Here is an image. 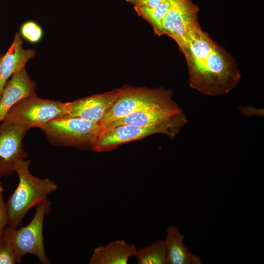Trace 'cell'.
I'll return each instance as SVG.
<instances>
[{"instance_id":"1","label":"cell","mask_w":264,"mask_h":264,"mask_svg":"<svg viewBox=\"0 0 264 264\" xmlns=\"http://www.w3.org/2000/svg\"><path fill=\"white\" fill-rule=\"evenodd\" d=\"M179 50L186 60L190 86L203 94H227L241 79L235 59L201 27L190 33Z\"/></svg>"},{"instance_id":"2","label":"cell","mask_w":264,"mask_h":264,"mask_svg":"<svg viewBox=\"0 0 264 264\" xmlns=\"http://www.w3.org/2000/svg\"><path fill=\"white\" fill-rule=\"evenodd\" d=\"M30 165V160H21L15 169L19 183L5 203L7 226L11 227L20 225L30 209L47 199V196L58 188L57 184L49 178L33 175L29 170Z\"/></svg>"},{"instance_id":"3","label":"cell","mask_w":264,"mask_h":264,"mask_svg":"<svg viewBox=\"0 0 264 264\" xmlns=\"http://www.w3.org/2000/svg\"><path fill=\"white\" fill-rule=\"evenodd\" d=\"M50 207L51 202L47 199L37 206L34 216L27 225L19 229L5 227L2 238L14 250L19 263L27 254L35 255L41 264L51 263L45 253L43 237L44 219Z\"/></svg>"},{"instance_id":"4","label":"cell","mask_w":264,"mask_h":264,"mask_svg":"<svg viewBox=\"0 0 264 264\" xmlns=\"http://www.w3.org/2000/svg\"><path fill=\"white\" fill-rule=\"evenodd\" d=\"M187 122L186 116L182 109L172 99L131 113L103 128L122 125L152 127L173 139Z\"/></svg>"},{"instance_id":"5","label":"cell","mask_w":264,"mask_h":264,"mask_svg":"<svg viewBox=\"0 0 264 264\" xmlns=\"http://www.w3.org/2000/svg\"><path fill=\"white\" fill-rule=\"evenodd\" d=\"M40 129L54 145L91 150L102 127L100 123L80 118L61 117Z\"/></svg>"},{"instance_id":"6","label":"cell","mask_w":264,"mask_h":264,"mask_svg":"<svg viewBox=\"0 0 264 264\" xmlns=\"http://www.w3.org/2000/svg\"><path fill=\"white\" fill-rule=\"evenodd\" d=\"M67 111V103L43 99L34 95L15 104L4 119L29 130L34 127L41 128L52 120L63 117Z\"/></svg>"},{"instance_id":"7","label":"cell","mask_w":264,"mask_h":264,"mask_svg":"<svg viewBox=\"0 0 264 264\" xmlns=\"http://www.w3.org/2000/svg\"><path fill=\"white\" fill-rule=\"evenodd\" d=\"M120 89L118 100L100 123L103 128L131 113L173 99V91L163 88L125 86Z\"/></svg>"},{"instance_id":"8","label":"cell","mask_w":264,"mask_h":264,"mask_svg":"<svg viewBox=\"0 0 264 264\" xmlns=\"http://www.w3.org/2000/svg\"><path fill=\"white\" fill-rule=\"evenodd\" d=\"M198 11V8L192 0H171L170 9L163 21L161 35L172 38L180 50L190 33L200 27Z\"/></svg>"},{"instance_id":"9","label":"cell","mask_w":264,"mask_h":264,"mask_svg":"<svg viewBox=\"0 0 264 264\" xmlns=\"http://www.w3.org/2000/svg\"><path fill=\"white\" fill-rule=\"evenodd\" d=\"M28 131L5 119L0 123V178L10 175L18 162L27 157L22 141Z\"/></svg>"},{"instance_id":"10","label":"cell","mask_w":264,"mask_h":264,"mask_svg":"<svg viewBox=\"0 0 264 264\" xmlns=\"http://www.w3.org/2000/svg\"><path fill=\"white\" fill-rule=\"evenodd\" d=\"M120 94L119 88L67 102L68 111L63 117L80 118L100 124Z\"/></svg>"},{"instance_id":"11","label":"cell","mask_w":264,"mask_h":264,"mask_svg":"<svg viewBox=\"0 0 264 264\" xmlns=\"http://www.w3.org/2000/svg\"><path fill=\"white\" fill-rule=\"evenodd\" d=\"M156 133L160 132L155 128L131 125L102 128L91 150L96 152L110 151L123 144Z\"/></svg>"},{"instance_id":"12","label":"cell","mask_w":264,"mask_h":264,"mask_svg":"<svg viewBox=\"0 0 264 264\" xmlns=\"http://www.w3.org/2000/svg\"><path fill=\"white\" fill-rule=\"evenodd\" d=\"M35 83L26 71L25 67L15 72L7 81L0 99V123L10 109L20 100L36 95Z\"/></svg>"},{"instance_id":"13","label":"cell","mask_w":264,"mask_h":264,"mask_svg":"<svg viewBox=\"0 0 264 264\" xmlns=\"http://www.w3.org/2000/svg\"><path fill=\"white\" fill-rule=\"evenodd\" d=\"M22 38L20 33H16L7 51L2 54L0 62V99L9 77L20 68L25 67L27 62L36 55L34 50L23 47Z\"/></svg>"},{"instance_id":"14","label":"cell","mask_w":264,"mask_h":264,"mask_svg":"<svg viewBox=\"0 0 264 264\" xmlns=\"http://www.w3.org/2000/svg\"><path fill=\"white\" fill-rule=\"evenodd\" d=\"M137 248L124 240H117L104 246L96 247L89 261V264H127L135 257Z\"/></svg>"},{"instance_id":"15","label":"cell","mask_w":264,"mask_h":264,"mask_svg":"<svg viewBox=\"0 0 264 264\" xmlns=\"http://www.w3.org/2000/svg\"><path fill=\"white\" fill-rule=\"evenodd\" d=\"M184 236L178 228L170 226L167 229L165 240L166 264H200V257L190 253L183 243Z\"/></svg>"},{"instance_id":"16","label":"cell","mask_w":264,"mask_h":264,"mask_svg":"<svg viewBox=\"0 0 264 264\" xmlns=\"http://www.w3.org/2000/svg\"><path fill=\"white\" fill-rule=\"evenodd\" d=\"M171 0H164L154 7H133L135 11L152 26L155 34L161 36L163 21L168 13Z\"/></svg>"},{"instance_id":"17","label":"cell","mask_w":264,"mask_h":264,"mask_svg":"<svg viewBox=\"0 0 264 264\" xmlns=\"http://www.w3.org/2000/svg\"><path fill=\"white\" fill-rule=\"evenodd\" d=\"M166 254L164 241L160 240L137 249L135 257L138 264H165Z\"/></svg>"},{"instance_id":"18","label":"cell","mask_w":264,"mask_h":264,"mask_svg":"<svg viewBox=\"0 0 264 264\" xmlns=\"http://www.w3.org/2000/svg\"><path fill=\"white\" fill-rule=\"evenodd\" d=\"M19 33L22 38L32 44L40 42L44 35L42 26L36 22L32 20H28L23 22L20 27Z\"/></svg>"},{"instance_id":"19","label":"cell","mask_w":264,"mask_h":264,"mask_svg":"<svg viewBox=\"0 0 264 264\" xmlns=\"http://www.w3.org/2000/svg\"><path fill=\"white\" fill-rule=\"evenodd\" d=\"M19 263L12 247L3 238L0 241V264Z\"/></svg>"},{"instance_id":"20","label":"cell","mask_w":264,"mask_h":264,"mask_svg":"<svg viewBox=\"0 0 264 264\" xmlns=\"http://www.w3.org/2000/svg\"><path fill=\"white\" fill-rule=\"evenodd\" d=\"M3 193V187L0 181V241L2 238L4 230L7 225V215Z\"/></svg>"},{"instance_id":"21","label":"cell","mask_w":264,"mask_h":264,"mask_svg":"<svg viewBox=\"0 0 264 264\" xmlns=\"http://www.w3.org/2000/svg\"><path fill=\"white\" fill-rule=\"evenodd\" d=\"M164 0H126V2L133 5V7L152 8L157 6Z\"/></svg>"},{"instance_id":"22","label":"cell","mask_w":264,"mask_h":264,"mask_svg":"<svg viewBox=\"0 0 264 264\" xmlns=\"http://www.w3.org/2000/svg\"><path fill=\"white\" fill-rule=\"evenodd\" d=\"M2 56V54H1V55L0 56V60H1V59Z\"/></svg>"}]
</instances>
